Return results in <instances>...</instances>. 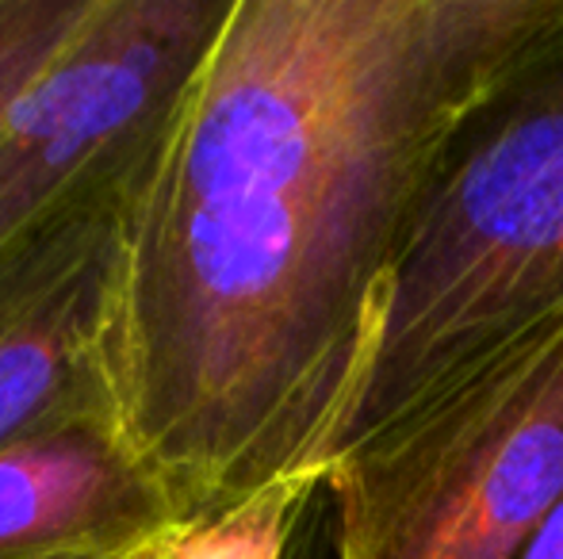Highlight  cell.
I'll use <instances>...</instances> for the list:
<instances>
[{
  "label": "cell",
  "mask_w": 563,
  "mask_h": 559,
  "mask_svg": "<svg viewBox=\"0 0 563 559\" xmlns=\"http://www.w3.org/2000/svg\"><path fill=\"white\" fill-rule=\"evenodd\" d=\"M338 559H521L563 502V311L341 456Z\"/></svg>",
  "instance_id": "cell-3"
},
{
  "label": "cell",
  "mask_w": 563,
  "mask_h": 559,
  "mask_svg": "<svg viewBox=\"0 0 563 559\" xmlns=\"http://www.w3.org/2000/svg\"><path fill=\"white\" fill-rule=\"evenodd\" d=\"M230 12L234 0H100L0 115V246L154 154Z\"/></svg>",
  "instance_id": "cell-4"
},
{
  "label": "cell",
  "mask_w": 563,
  "mask_h": 559,
  "mask_svg": "<svg viewBox=\"0 0 563 559\" xmlns=\"http://www.w3.org/2000/svg\"><path fill=\"white\" fill-rule=\"evenodd\" d=\"M185 522L119 414L62 422L0 448V559H123Z\"/></svg>",
  "instance_id": "cell-6"
},
{
  "label": "cell",
  "mask_w": 563,
  "mask_h": 559,
  "mask_svg": "<svg viewBox=\"0 0 563 559\" xmlns=\"http://www.w3.org/2000/svg\"><path fill=\"white\" fill-rule=\"evenodd\" d=\"M150 157L0 246V448L119 414L112 329L126 215Z\"/></svg>",
  "instance_id": "cell-5"
},
{
  "label": "cell",
  "mask_w": 563,
  "mask_h": 559,
  "mask_svg": "<svg viewBox=\"0 0 563 559\" xmlns=\"http://www.w3.org/2000/svg\"><path fill=\"white\" fill-rule=\"evenodd\" d=\"M100 0H0V115L81 35Z\"/></svg>",
  "instance_id": "cell-8"
},
{
  "label": "cell",
  "mask_w": 563,
  "mask_h": 559,
  "mask_svg": "<svg viewBox=\"0 0 563 559\" xmlns=\"http://www.w3.org/2000/svg\"><path fill=\"white\" fill-rule=\"evenodd\" d=\"M521 559H563V502L552 510V517L541 525V533L529 540Z\"/></svg>",
  "instance_id": "cell-9"
},
{
  "label": "cell",
  "mask_w": 563,
  "mask_h": 559,
  "mask_svg": "<svg viewBox=\"0 0 563 559\" xmlns=\"http://www.w3.org/2000/svg\"><path fill=\"white\" fill-rule=\"evenodd\" d=\"M563 0H234L126 215L112 380L188 522L330 479L438 149Z\"/></svg>",
  "instance_id": "cell-1"
},
{
  "label": "cell",
  "mask_w": 563,
  "mask_h": 559,
  "mask_svg": "<svg viewBox=\"0 0 563 559\" xmlns=\"http://www.w3.org/2000/svg\"><path fill=\"white\" fill-rule=\"evenodd\" d=\"M563 311V15L438 149L334 460Z\"/></svg>",
  "instance_id": "cell-2"
},
{
  "label": "cell",
  "mask_w": 563,
  "mask_h": 559,
  "mask_svg": "<svg viewBox=\"0 0 563 559\" xmlns=\"http://www.w3.org/2000/svg\"><path fill=\"white\" fill-rule=\"evenodd\" d=\"M327 483L296 479L216 517L185 522L139 559H284L307 502Z\"/></svg>",
  "instance_id": "cell-7"
}]
</instances>
